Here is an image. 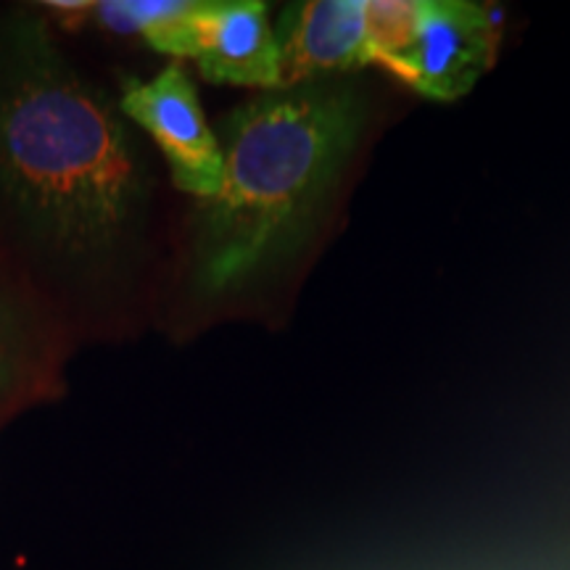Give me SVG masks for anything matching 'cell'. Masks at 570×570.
Here are the masks:
<instances>
[{
	"instance_id": "8992f818",
	"label": "cell",
	"mask_w": 570,
	"mask_h": 570,
	"mask_svg": "<svg viewBox=\"0 0 570 570\" xmlns=\"http://www.w3.org/2000/svg\"><path fill=\"white\" fill-rule=\"evenodd\" d=\"M281 88L333 80L373 63L370 0H309L288 6L275 27Z\"/></svg>"
},
{
	"instance_id": "6da1fadb",
	"label": "cell",
	"mask_w": 570,
	"mask_h": 570,
	"mask_svg": "<svg viewBox=\"0 0 570 570\" xmlns=\"http://www.w3.org/2000/svg\"><path fill=\"white\" fill-rule=\"evenodd\" d=\"M151 206L148 156L119 111L40 21L0 24V230L71 294L98 296L135 273Z\"/></svg>"
},
{
	"instance_id": "3957f363",
	"label": "cell",
	"mask_w": 570,
	"mask_h": 570,
	"mask_svg": "<svg viewBox=\"0 0 570 570\" xmlns=\"http://www.w3.org/2000/svg\"><path fill=\"white\" fill-rule=\"evenodd\" d=\"M373 63L431 101H458L494 67L499 27L465 0H370Z\"/></svg>"
},
{
	"instance_id": "7a4b0ae2",
	"label": "cell",
	"mask_w": 570,
	"mask_h": 570,
	"mask_svg": "<svg viewBox=\"0 0 570 570\" xmlns=\"http://www.w3.org/2000/svg\"><path fill=\"white\" fill-rule=\"evenodd\" d=\"M365 122V96L336 77L265 90L225 119L223 188L198 212L194 240L204 291L238 288L294 252Z\"/></svg>"
},
{
	"instance_id": "277c9868",
	"label": "cell",
	"mask_w": 570,
	"mask_h": 570,
	"mask_svg": "<svg viewBox=\"0 0 570 570\" xmlns=\"http://www.w3.org/2000/svg\"><path fill=\"white\" fill-rule=\"evenodd\" d=\"M156 53L194 59L209 82L281 88V56L267 6L259 0H188L142 38Z\"/></svg>"
},
{
	"instance_id": "52a82bcc",
	"label": "cell",
	"mask_w": 570,
	"mask_h": 570,
	"mask_svg": "<svg viewBox=\"0 0 570 570\" xmlns=\"http://www.w3.org/2000/svg\"><path fill=\"white\" fill-rule=\"evenodd\" d=\"M185 6L188 0H104V3H90L88 13L109 32L146 38L156 27L175 19Z\"/></svg>"
},
{
	"instance_id": "5b68a950",
	"label": "cell",
	"mask_w": 570,
	"mask_h": 570,
	"mask_svg": "<svg viewBox=\"0 0 570 570\" xmlns=\"http://www.w3.org/2000/svg\"><path fill=\"white\" fill-rule=\"evenodd\" d=\"M119 111L151 135L183 194L202 202L219 194L225 177L223 146L206 125L196 85L180 63H169L154 80L122 77Z\"/></svg>"
}]
</instances>
